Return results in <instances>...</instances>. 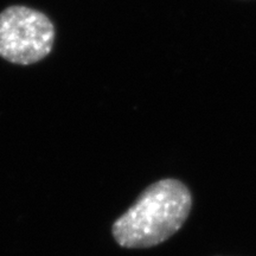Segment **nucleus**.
<instances>
[{
  "label": "nucleus",
  "mask_w": 256,
  "mask_h": 256,
  "mask_svg": "<svg viewBox=\"0 0 256 256\" xmlns=\"http://www.w3.org/2000/svg\"><path fill=\"white\" fill-rule=\"evenodd\" d=\"M192 194L176 178L159 179L148 185L112 226V235L120 247H156L183 228L192 209Z\"/></svg>",
  "instance_id": "f257e3e1"
},
{
  "label": "nucleus",
  "mask_w": 256,
  "mask_h": 256,
  "mask_svg": "<svg viewBox=\"0 0 256 256\" xmlns=\"http://www.w3.org/2000/svg\"><path fill=\"white\" fill-rule=\"evenodd\" d=\"M56 28L50 17L25 5L0 12V57L16 66H32L50 55Z\"/></svg>",
  "instance_id": "f03ea898"
}]
</instances>
